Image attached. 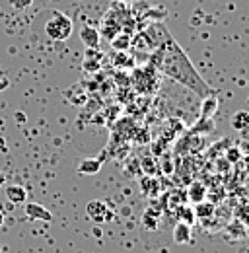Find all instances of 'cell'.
Returning <instances> with one entry per match:
<instances>
[{
  "label": "cell",
  "instance_id": "obj_1",
  "mask_svg": "<svg viewBox=\"0 0 249 253\" xmlns=\"http://www.w3.org/2000/svg\"><path fill=\"white\" fill-rule=\"evenodd\" d=\"M148 59H150V66L160 70L164 76L175 80L177 84L185 86L187 90H191L199 97L216 95V90L203 80V76L197 72L191 59L187 57V53L173 37H167L160 47H156V51L148 55Z\"/></svg>",
  "mask_w": 249,
  "mask_h": 253
},
{
  "label": "cell",
  "instance_id": "obj_2",
  "mask_svg": "<svg viewBox=\"0 0 249 253\" xmlns=\"http://www.w3.org/2000/svg\"><path fill=\"white\" fill-rule=\"evenodd\" d=\"M74 32V22L64 12H53L45 22V33L53 41H66Z\"/></svg>",
  "mask_w": 249,
  "mask_h": 253
},
{
  "label": "cell",
  "instance_id": "obj_3",
  "mask_svg": "<svg viewBox=\"0 0 249 253\" xmlns=\"http://www.w3.org/2000/svg\"><path fill=\"white\" fill-rule=\"evenodd\" d=\"M86 214L88 218L97 224H103V222L111 220V212H109V207L99 201V199H92L88 205H86Z\"/></svg>",
  "mask_w": 249,
  "mask_h": 253
},
{
  "label": "cell",
  "instance_id": "obj_4",
  "mask_svg": "<svg viewBox=\"0 0 249 253\" xmlns=\"http://www.w3.org/2000/svg\"><path fill=\"white\" fill-rule=\"evenodd\" d=\"M24 212L30 220H43V222H51L53 220V214L51 211H47L43 205L39 203H24Z\"/></svg>",
  "mask_w": 249,
  "mask_h": 253
},
{
  "label": "cell",
  "instance_id": "obj_5",
  "mask_svg": "<svg viewBox=\"0 0 249 253\" xmlns=\"http://www.w3.org/2000/svg\"><path fill=\"white\" fill-rule=\"evenodd\" d=\"M80 41L86 45V49H99V41H101L99 30H95L92 26H84L80 30Z\"/></svg>",
  "mask_w": 249,
  "mask_h": 253
},
{
  "label": "cell",
  "instance_id": "obj_6",
  "mask_svg": "<svg viewBox=\"0 0 249 253\" xmlns=\"http://www.w3.org/2000/svg\"><path fill=\"white\" fill-rule=\"evenodd\" d=\"M4 193H6V199L12 203V205H24L28 203V191L22 185H4Z\"/></svg>",
  "mask_w": 249,
  "mask_h": 253
},
{
  "label": "cell",
  "instance_id": "obj_7",
  "mask_svg": "<svg viewBox=\"0 0 249 253\" xmlns=\"http://www.w3.org/2000/svg\"><path fill=\"white\" fill-rule=\"evenodd\" d=\"M101 164H103V158H84L78 164V173H82V175H95V173H99Z\"/></svg>",
  "mask_w": 249,
  "mask_h": 253
},
{
  "label": "cell",
  "instance_id": "obj_8",
  "mask_svg": "<svg viewBox=\"0 0 249 253\" xmlns=\"http://www.w3.org/2000/svg\"><path fill=\"white\" fill-rule=\"evenodd\" d=\"M191 240H193V236H191V226L185 224V222H177L175 228H173V242L179 244V246H183V244H189Z\"/></svg>",
  "mask_w": 249,
  "mask_h": 253
},
{
  "label": "cell",
  "instance_id": "obj_9",
  "mask_svg": "<svg viewBox=\"0 0 249 253\" xmlns=\"http://www.w3.org/2000/svg\"><path fill=\"white\" fill-rule=\"evenodd\" d=\"M230 125L234 130H246L249 128V111L246 109H240V111H236L234 115H232V119H230Z\"/></svg>",
  "mask_w": 249,
  "mask_h": 253
},
{
  "label": "cell",
  "instance_id": "obj_10",
  "mask_svg": "<svg viewBox=\"0 0 249 253\" xmlns=\"http://www.w3.org/2000/svg\"><path fill=\"white\" fill-rule=\"evenodd\" d=\"M205 197H207V187H205L203 183L195 181V183L189 185V189H187V199H189L191 203H195V205H197V203H203Z\"/></svg>",
  "mask_w": 249,
  "mask_h": 253
},
{
  "label": "cell",
  "instance_id": "obj_11",
  "mask_svg": "<svg viewBox=\"0 0 249 253\" xmlns=\"http://www.w3.org/2000/svg\"><path fill=\"white\" fill-rule=\"evenodd\" d=\"M140 168L144 171V175L148 177H156L160 173V166H158V160L152 156V154H146L144 158L140 160Z\"/></svg>",
  "mask_w": 249,
  "mask_h": 253
},
{
  "label": "cell",
  "instance_id": "obj_12",
  "mask_svg": "<svg viewBox=\"0 0 249 253\" xmlns=\"http://www.w3.org/2000/svg\"><path fill=\"white\" fill-rule=\"evenodd\" d=\"M216 109H218V97L216 95H208V97H205V101H203L201 117H203V119H212L214 113H216Z\"/></svg>",
  "mask_w": 249,
  "mask_h": 253
},
{
  "label": "cell",
  "instance_id": "obj_13",
  "mask_svg": "<svg viewBox=\"0 0 249 253\" xmlns=\"http://www.w3.org/2000/svg\"><path fill=\"white\" fill-rule=\"evenodd\" d=\"M195 211V216L197 218H203V220H207V218H212L214 216V205L212 203H207V201H203V203H197V207L193 209Z\"/></svg>",
  "mask_w": 249,
  "mask_h": 253
},
{
  "label": "cell",
  "instance_id": "obj_14",
  "mask_svg": "<svg viewBox=\"0 0 249 253\" xmlns=\"http://www.w3.org/2000/svg\"><path fill=\"white\" fill-rule=\"evenodd\" d=\"M130 39H132V35H130V33L121 32L117 37H113V39H111V45H113V49H115V51H126V49H130Z\"/></svg>",
  "mask_w": 249,
  "mask_h": 253
},
{
  "label": "cell",
  "instance_id": "obj_15",
  "mask_svg": "<svg viewBox=\"0 0 249 253\" xmlns=\"http://www.w3.org/2000/svg\"><path fill=\"white\" fill-rule=\"evenodd\" d=\"M177 218H179V222H185V224H189V226H193V224L197 222L195 211L189 209V207H185V203L179 205V209H177Z\"/></svg>",
  "mask_w": 249,
  "mask_h": 253
},
{
  "label": "cell",
  "instance_id": "obj_16",
  "mask_svg": "<svg viewBox=\"0 0 249 253\" xmlns=\"http://www.w3.org/2000/svg\"><path fill=\"white\" fill-rule=\"evenodd\" d=\"M228 232L232 234V238H234V240H246V234H248L246 226H244V224H242L240 220L230 222V226H228Z\"/></svg>",
  "mask_w": 249,
  "mask_h": 253
},
{
  "label": "cell",
  "instance_id": "obj_17",
  "mask_svg": "<svg viewBox=\"0 0 249 253\" xmlns=\"http://www.w3.org/2000/svg\"><path fill=\"white\" fill-rule=\"evenodd\" d=\"M115 64L119 66V68H130V66H134V59L132 57H128V55H124V51H119V55L115 57Z\"/></svg>",
  "mask_w": 249,
  "mask_h": 253
},
{
  "label": "cell",
  "instance_id": "obj_18",
  "mask_svg": "<svg viewBox=\"0 0 249 253\" xmlns=\"http://www.w3.org/2000/svg\"><path fill=\"white\" fill-rule=\"evenodd\" d=\"M82 68L86 72H97L101 68V63H99V59H86L84 64H82Z\"/></svg>",
  "mask_w": 249,
  "mask_h": 253
},
{
  "label": "cell",
  "instance_id": "obj_19",
  "mask_svg": "<svg viewBox=\"0 0 249 253\" xmlns=\"http://www.w3.org/2000/svg\"><path fill=\"white\" fill-rule=\"evenodd\" d=\"M154 216H152V212L148 211L146 214H144V218H142V222H144V226L148 228V230H156V226H158V220H152Z\"/></svg>",
  "mask_w": 249,
  "mask_h": 253
},
{
  "label": "cell",
  "instance_id": "obj_20",
  "mask_svg": "<svg viewBox=\"0 0 249 253\" xmlns=\"http://www.w3.org/2000/svg\"><path fill=\"white\" fill-rule=\"evenodd\" d=\"M31 2H33V0H12V6H14L16 10H26L28 6H31Z\"/></svg>",
  "mask_w": 249,
  "mask_h": 253
},
{
  "label": "cell",
  "instance_id": "obj_21",
  "mask_svg": "<svg viewBox=\"0 0 249 253\" xmlns=\"http://www.w3.org/2000/svg\"><path fill=\"white\" fill-rule=\"evenodd\" d=\"M228 160H230V162H238V160H240V152H238V150H230V152H228Z\"/></svg>",
  "mask_w": 249,
  "mask_h": 253
},
{
  "label": "cell",
  "instance_id": "obj_22",
  "mask_svg": "<svg viewBox=\"0 0 249 253\" xmlns=\"http://www.w3.org/2000/svg\"><path fill=\"white\" fill-rule=\"evenodd\" d=\"M6 88H10V80L8 78H0V92H4Z\"/></svg>",
  "mask_w": 249,
  "mask_h": 253
},
{
  "label": "cell",
  "instance_id": "obj_23",
  "mask_svg": "<svg viewBox=\"0 0 249 253\" xmlns=\"http://www.w3.org/2000/svg\"><path fill=\"white\" fill-rule=\"evenodd\" d=\"M4 185H6V175H4L2 171H0V189H2Z\"/></svg>",
  "mask_w": 249,
  "mask_h": 253
},
{
  "label": "cell",
  "instance_id": "obj_24",
  "mask_svg": "<svg viewBox=\"0 0 249 253\" xmlns=\"http://www.w3.org/2000/svg\"><path fill=\"white\" fill-rule=\"evenodd\" d=\"M16 119H18V121H20V123H24V121H26V117H24V115H22V113H16Z\"/></svg>",
  "mask_w": 249,
  "mask_h": 253
},
{
  "label": "cell",
  "instance_id": "obj_25",
  "mask_svg": "<svg viewBox=\"0 0 249 253\" xmlns=\"http://www.w3.org/2000/svg\"><path fill=\"white\" fill-rule=\"evenodd\" d=\"M113 2H117V4H130V2H134V0H113Z\"/></svg>",
  "mask_w": 249,
  "mask_h": 253
},
{
  "label": "cell",
  "instance_id": "obj_26",
  "mask_svg": "<svg viewBox=\"0 0 249 253\" xmlns=\"http://www.w3.org/2000/svg\"><path fill=\"white\" fill-rule=\"evenodd\" d=\"M2 224H4V212L0 211V226H2Z\"/></svg>",
  "mask_w": 249,
  "mask_h": 253
},
{
  "label": "cell",
  "instance_id": "obj_27",
  "mask_svg": "<svg viewBox=\"0 0 249 253\" xmlns=\"http://www.w3.org/2000/svg\"><path fill=\"white\" fill-rule=\"evenodd\" d=\"M0 253H2V246H0Z\"/></svg>",
  "mask_w": 249,
  "mask_h": 253
},
{
  "label": "cell",
  "instance_id": "obj_28",
  "mask_svg": "<svg viewBox=\"0 0 249 253\" xmlns=\"http://www.w3.org/2000/svg\"><path fill=\"white\" fill-rule=\"evenodd\" d=\"M242 253H249V252H242Z\"/></svg>",
  "mask_w": 249,
  "mask_h": 253
}]
</instances>
